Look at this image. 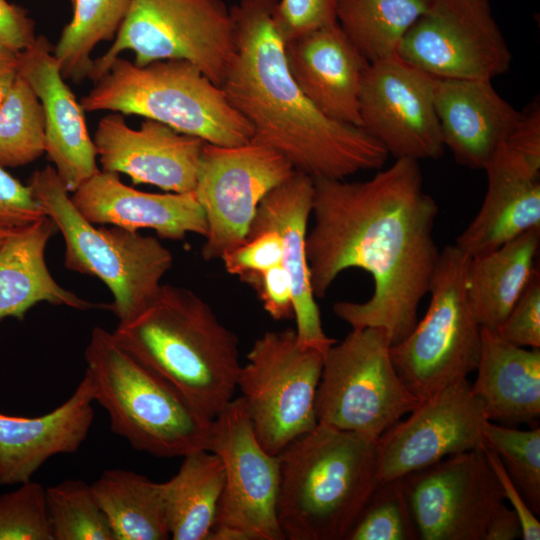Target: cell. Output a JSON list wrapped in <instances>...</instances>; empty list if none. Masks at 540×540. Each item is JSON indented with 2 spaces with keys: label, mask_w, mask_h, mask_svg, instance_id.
I'll return each mask as SVG.
<instances>
[{
  "label": "cell",
  "mask_w": 540,
  "mask_h": 540,
  "mask_svg": "<svg viewBox=\"0 0 540 540\" xmlns=\"http://www.w3.org/2000/svg\"><path fill=\"white\" fill-rule=\"evenodd\" d=\"M438 212L413 159H395L365 181L315 179L314 225L306 239L315 297H324L349 268L368 272L371 297L336 302L333 312L353 329L381 328L391 345L400 342L418 321L440 257L434 237Z\"/></svg>",
  "instance_id": "1"
},
{
  "label": "cell",
  "mask_w": 540,
  "mask_h": 540,
  "mask_svg": "<svg viewBox=\"0 0 540 540\" xmlns=\"http://www.w3.org/2000/svg\"><path fill=\"white\" fill-rule=\"evenodd\" d=\"M277 2L240 0L230 8L234 50L220 87L252 127L251 143L276 151L313 180L381 169L386 149L363 128L324 115L293 79Z\"/></svg>",
  "instance_id": "2"
},
{
  "label": "cell",
  "mask_w": 540,
  "mask_h": 540,
  "mask_svg": "<svg viewBox=\"0 0 540 540\" xmlns=\"http://www.w3.org/2000/svg\"><path fill=\"white\" fill-rule=\"evenodd\" d=\"M112 334L177 389L205 423L233 399L242 366L239 340L193 291L161 284L147 307Z\"/></svg>",
  "instance_id": "3"
},
{
  "label": "cell",
  "mask_w": 540,
  "mask_h": 540,
  "mask_svg": "<svg viewBox=\"0 0 540 540\" xmlns=\"http://www.w3.org/2000/svg\"><path fill=\"white\" fill-rule=\"evenodd\" d=\"M277 520L286 540H345L378 486L375 441L318 423L279 454Z\"/></svg>",
  "instance_id": "4"
},
{
  "label": "cell",
  "mask_w": 540,
  "mask_h": 540,
  "mask_svg": "<svg viewBox=\"0 0 540 540\" xmlns=\"http://www.w3.org/2000/svg\"><path fill=\"white\" fill-rule=\"evenodd\" d=\"M94 402L109 415L113 433L158 458L207 450L209 424L169 382L95 327L84 352Z\"/></svg>",
  "instance_id": "5"
},
{
  "label": "cell",
  "mask_w": 540,
  "mask_h": 540,
  "mask_svg": "<svg viewBox=\"0 0 540 540\" xmlns=\"http://www.w3.org/2000/svg\"><path fill=\"white\" fill-rule=\"evenodd\" d=\"M79 102L87 112L143 116L217 146L244 145L253 135L222 88L185 60L138 66L119 56Z\"/></svg>",
  "instance_id": "6"
},
{
  "label": "cell",
  "mask_w": 540,
  "mask_h": 540,
  "mask_svg": "<svg viewBox=\"0 0 540 540\" xmlns=\"http://www.w3.org/2000/svg\"><path fill=\"white\" fill-rule=\"evenodd\" d=\"M28 186L63 236L65 267L105 283L113 296L110 309L118 323L143 311L171 269L172 253L153 236L89 222L71 201L54 167L35 171Z\"/></svg>",
  "instance_id": "7"
},
{
  "label": "cell",
  "mask_w": 540,
  "mask_h": 540,
  "mask_svg": "<svg viewBox=\"0 0 540 540\" xmlns=\"http://www.w3.org/2000/svg\"><path fill=\"white\" fill-rule=\"evenodd\" d=\"M469 257L454 244L445 246L432 276L425 316L390 357L401 381L420 401L458 381L478 366L481 326L466 294Z\"/></svg>",
  "instance_id": "8"
},
{
  "label": "cell",
  "mask_w": 540,
  "mask_h": 540,
  "mask_svg": "<svg viewBox=\"0 0 540 540\" xmlns=\"http://www.w3.org/2000/svg\"><path fill=\"white\" fill-rule=\"evenodd\" d=\"M385 330L353 329L324 354L315 398L318 423L376 441L420 404L401 381Z\"/></svg>",
  "instance_id": "9"
},
{
  "label": "cell",
  "mask_w": 540,
  "mask_h": 540,
  "mask_svg": "<svg viewBox=\"0 0 540 540\" xmlns=\"http://www.w3.org/2000/svg\"><path fill=\"white\" fill-rule=\"evenodd\" d=\"M125 50L134 63L179 59L221 85L234 50L230 9L222 0H131L113 44L93 60L88 78L99 80Z\"/></svg>",
  "instance_id": "10"
},
{
  "label": "cell",
  "mask_w": 540,
  "mask_h": 540,
  "mask_svg": "<svg viewBox=\"0 0 540 540\" xmlns=\"http://www.w3.org/2000/svg\"><path fill=\"white\" fill-rule=\"evenodd\" d=\"M323 352L299 343L295 329L257 338L242 364L241 392L254 434L271 455L318 424L315 398Z\"/></svg>",
  "instance_id": "11"
},
{
  "label": "cell",
  "mask_w": 540,
  "mask_h": 540,
  "mask_svg": "<svg viewBox=\"0 0 540 540\" xmlns=\"http://www.w3.org/2000/svg\"><path fill=\"white\" fill-rule=\"evenodd\" d=\"M294 172L282 155L265 146L205 142L194 190L207 222L203 258L221 259L240 246L262 199Z\"/></svg>",
  "instance_id": "12"
},
{
  "label": "cell",
  "mask_w": 540,
  "mask_h": 540,
  "mask_svg": "<svg viewBox=\"0 0 540 540\" xmlns=\"http://www.w3.org/2000/svg\"><path fill=\"white\" fill-rule=\"evenodd\" d=\"M396 55L436 79L492 81L512 62L489 0H435Z\"/></svg>",
  "instance_id": "13"
},
{
  "label": "cell",
  "mask_w": 540,
  "mask_h": 540,
  "mask_svg": "<svg viewBox=\"0 0 540 540\" xmlns=\"http://www.w3.org/2000/svg\"><path fill=\"white\" fill-rule=\"evenodd\" d=\"M207 450L220 458L225 477L213 527L244 540H285L276 515L279 458L257 440L241 397L210 423Z\"/></svg>",
  "instance_id": "14"
},
{
  "label": "cell",
  "mask_w": 540,
  "mask_h": 540,
  "mask_svg": "<svg viewBox=\"0 0 540 540\" xmlns=\"http://www.w3.org/2000/svg\"><path fill=\"white\" fill-rule=\"evenodd\" d=\"M402 479L421 540H484L505 500L484 449L450 455Z\"/></svg>",
  "instance_id": "15"
},
{
  "label": "cell",
  "mask_w": 540,
  "mask_h": 540,
  "mask_svg": "<svg viewBox=\"0 0 540 540\" xmlns=\"http://www.w3.org/2000/svg\"><path fill=\"white\" fill-rule=\"evenodd\" d=\"M435 78L397 55L369 62L362 80L361 128L395 159H438L445 150Z\"/></svg>",
  "instance_id": "16"
},
{
  "label": "cell",
  "mask_w": 540,
  "mask_h": 540,
  "mask_svg": "<svg viewBox=\"0 0 540 540\" xmlns=\"http://www.w3.org/2000/svg\"><path fill=\"white\" fill-rule=\"evenodd\" d=\"M376 441L378 483L402 478L450 455L485 449L482 401L464 379L423 400Z\"/></svg>",
  "instance_id": "17"
},
{
  "label": "cell",
  "mask_w": 540,
  "mask_h": 540,
  "mask_svg": "<svg viewBox=\"0 0 540 540\" xmlns=\"http://www.w3.org/2000/svg\"><path fill=\"white\" fill-rule=\"evenodd\" d=\"M102 171L123 173L134 184H150L165 191L195 190L205 142L170 126L146 118L133 129L124 115L101 118L93 138Z\"/></svg>",
  "instance_id": "18"
},
{
  "label": "cell",
  "mask_w": 540,
  "mask_h": 540,
  "mask_svg": "<svg viewBox=\"0 0 540 540\" xmlns=\"http://www.w3.org/2000/svg\"><path fill=\"white\" fill-rule=\"evenodd\" d=\"M53 51L45 36H37L30 47L18 53L19 74L43 108L45 153L66 189L74 192L100 169L85 111L65 83Z\"/></svg>",
  "instance_id": "19"
},
{
  "label": "cell",
  "mask_w": 540,
  "mask_h": 540,
  "mask_svg": "<svg viewBox=\"0 0 540 540\" xmlns=\"http://www.w3.org/2000/svg\"><path fill=\"white\" fill-rule=\"evenodd\" d=\"M313 195L314 180L295 171L262 199L247 237L267 230L281 236L282 266L292 283L293 316L298 341L325 353L336 340L328 337L323 330L311 286L306 239Z\"/></svg>",
  "instance_id": "20"
},
{
  "label": "cell",
  "mask_w": 540,
  "mask_h": 540,
  "mask_svg": "<svg viewBox=\"0 0 540 540\" xmlns=\"http://www.w3.org/2000/svg\"><path fill=\"white\" fill-rule=\"evenodd\" d=\"M71 201L92 224H109L130 231L154 230L162 239L203 237L207 222L195 191L148 193L124 184L118 174L98 171L74 192Z\"/></svg>",
  "instance_id": "21"
},
{
  "label": "cell",
  "mask_w": 540,
  "mask_h": 540,
  "mask_svg": "<svg viewBox=\"0 0 540 540\" xmlns=\"http://www.w3.org/2000/svg\"><path fill=\"white\" fill-rule=\"evenodd\" d=\"M285 54L293 79L319 111L361 127L359 97L369 62L338 22L285 42Z\"/></svg>",
  "instance_id": "22"
},
{
  "label": "cell",
  "mask_w": 540,
  "mask_h": 540,
  "mask_svg": "<svg viewBox=\"0 0 540 540\" xmlns=\"http://www.w3.org/2000/svg\"><path fill=\"white\" fill-rule=\"evenodd\" d=\"M484 171L487 190L482 205L454 243L468 257L540 228V167L503 144Z\"/></svg>",
  "instance_id": "23"
},
{
  "label": "cell",
  "mask_w": 540,
  "mask_h": 540,
  "mask_svg": "<svg viewBox=\"0 0 540 540\" xmlns=\"http://www.w3.org/2000/svg\"><path fill=\"white\" fill-rule=\"evenodd\" d=\"M434 101L445 148L470 169L484 170L521 116L489 80L435 78Z\"/></svg>",
  "instance_id": "24"
},
{
  "label": "cell",
  "mask_w": 540,
  "mask_h": 540,
  "mask_svg": "<svg viewBox=\"0 0 540 540\" xmlns=\"http://www.w3.org/2000/svg\"><path fill=\"white\" fill-rule=\"evenodd\" d=\"M90 385L83 376L73 394L36 417L0 412V484L30 481L51 457L78 451L94 420Z\"/></svg>",
  "instance_id": "25"
},
{
  "label": "cell",
  "mask_w": 540,
  "mask_h": 540,
  "mask_svg": "<svg viewBox=\"0 0 540 540\" xmlns=\"http://www.w3.org/2000/svg\"><path fill=\"white\" fill-rule=\"evenodd\" d=\"M477 377L471 390L489 421L536 423L540 416V350L513 345L481 327Z\"/></svg>",
  "instance_id": "26"
},
{
  "label": "cell",
  "mask_w": 540,
  "mask_h": 540,
  "mask_svg": "<svg viewBox=\"0 0 540 540\" xmlns=\"http://www.w3.org/2000/svg\"><path fill=\"white\" fill-rule=\"evenodd\" d=\"M55 230L53 221L45 216L19 228L0 250V320L23 319L42 302L78 310L103 306L77 296L53 278L45 250Z\"/></svg>",
  "instance_id": "27"
},
{
  "label": "cell",
  "mask_w": 540,
  "mask_h": 540,
  "mask_svg": "<svg viewBox=\"0 0 540 540\" xmlns=\"http://www.w3.org/2000/svg\"><path fill=\"white\" fill-rule=\"evenodd\" d=\"M540 228H532L496 249L469 257L466 294L481 327L496 331L536 268Z\"/></svg>",
  "instance_id": "28"
},
{
  "label": "cell",
  "mask_w": 540,
  "mask_h": 540,
  "mask_svg": "<svg viewBox=\"0 0 540 540\" xmlns=\"http://www.w3.org/2000/svg\"><path fill=\"white\" fill-rule=\"evenodd\" d=\"M224 467L208 450L183 457L177 473L162 483L170 538L207 540L224 487Z\"/></svg>",
  "instance_id": "29"
},
{
  "label": "cell",
  "mask_w": 540,
  "mask_h": 540,
  "mask_svg": "<svg viewBox=\"0 0 540 540\" xmlns=\"http://www.w3.org/2000/svg\"><path fill=\"white\" fill-rule=\"evenodd\" d=\"M91 487L114 540L170 538L162 483L116 468L103 471Z\"/></svg>",
  "instance_id": "30"
},
{
  "label": "cell",
  "mask_w": 540,
  "mask_h": 540,
  "mask_svg": "<svg viewBox=\"0 0 540 540\" xmlns=\"http://www.w3.org/2000/svg\"><path fill=\"white\" fill-rule=\"evenodd\" d=\"M435 0H337L336 18L368 62L396 55L411 26Z\"/></svg>",
  "instance_id": "31"
},
{
  "label": "cell",
  "mask_w": 540,
  "mask_h": 540,
  "mask_svg": "<svg viewBox=\"0 0 540 540\" xmlns=\"http://www.w3.org/2000/svg\"><path fill=\"white\" fill-rule=\"evenodd\" d=\"M73 16L54 46V56L64 79L79 83L89 76L91 53L102 41L115 38L131 0H72Z\"/></svg>",
  "instance_id": "32"
},
{
  "label": "cell",
  "mask_w": 540,
  "mask_h": 540,
  "mask_svg": "<svg viewBox=\"0 0 540 540\" xmlns=\"http://www.w3.org/2000/svg\"><path fill=\"white\" fill-rule=\"evenodd\" d=\"M45 153L42 105L19 74L0 106V166L19 167Z\"/></svg>",
  "instance_id": "33"
},
{
  "label": "cell",
  "mask_w": 540,
  "mask_h": 540,
  "mask_svg": "<svg viewBox=\"0 0 540 540\" xmlns=\"http://www.w3.org/2000/svg\"><path fill=\"white\" fill-rule=\"evenodd\" d=\"M53 540H114L91 484L68 479L46 488Z\"/></svg>",
  "instance_id": "34"
},
{
  "label": "cell",
  "mask_w": 540,
  "mask_h": 540,
  "mask_svg": "<svg viewBox=\"0 0 540 540\" xmlns=\"http://www.w3.org/2000/svg\"><path fill=\"white\" fill-rule=\"evenodd\" d=\"M486 447L502 461L508 475L525 498L530 509L540 513V429L519 430L487 421L484 426Z\"/></svg>",
  "instance_id": "35"
},
{
  "label": "cell",
  "mask_w": 540,
  "mask_h": 540,
  "mask_svg": "<svg viewBox=\"0 0 540 540\" xmlns=\"http://www.w3.org/2000/svg\"><path fill=\"white\" fill-rule=\"evenodd\" d=\"M403 479L378 484L345 540H417Z\"/></svg>",
  "instance_id": "36"
},
{
  "label": "cell",
  "mask_w": 540,
  "mask_h": 540,
  "mask_svg": "<svg viewBox=\"0 0 540 540\" xmlns=\"http://www.w3.org/2000/svg\"><path fill=\"white\" fill-rule=\"evenodd\" d=\"M0 540H53L46 488L30 480L0 495Z\"/></svg>",
  "instance_id": "37"
},
{
  "label": "cell",
  "mask_w": 540,
  "mask_h": 540,
  "mask_svg": "<svg viewBox=\"0 0 540 540\" xmlns=\"http://www.w3.org/2000/svg\"><path fill=\"white\" fill-rule=\"evenodd\" d=\"M496 332L513 345L540 348V273L538 268Z\"/></svg>",
  "instance_id": "38"
},
{
  "label": "cell",
  "mask_w": 540,
  "mask_h": 540,
  "mask_svg": "<svg viewBox=\"0 0 540 540\" xmlns=\"http://www.w3.org/2000/svg\"><path fill=\"white\" fill-rule=\"evenodd\" d=\"M282 254L281 236L275 231L267 230L248 236L240 246L225 254L221 260L229 274L241 279L282 264Z\"/></svg>",
  "instance_id": "39"
},
{
  "label": "cell",
  "mask_w": 540,
  "mask_h": 540,
  "mask_svg": "<svg viewBox=\"0 0 540 540\" xmlns=\"http://www.w3.org/2000/svg\"><path fill=\"white\" fill-rule=\"evenodd\" d=\"M337 0H278L276 22L285 42L337 22Z\"/></svg>",
  "instance_id": "40"
},
{
  "label": "cell",
  "mask_w": 540,
  "mask_h": 540,
  "mask_svg": "<svg viewBox=\"0 0 540 540\" xmlns=\"http://www.w3.org/2000/svg\"><path fill=\"white\" fill-rule=\"evenodd\" d=\"M258 296L264 310L274 320L293 316V290L290 277L282 264L240 279Z\"/></svg>",
  "instance_id": "41"
},
{
  "label": "cell",
  "mask_w": 540,
  "mask_h": 540,
  "mask_svg": "<svg viewBox=\"0 0 540 540\" xmlns=\"http://www.w3.org/2000/svg\"><path fill=\"white\" fill-rule=\"evenodd\" d=\"M45 216L30 187L0 166V222L24 227Z\"/></svg>",
  "instance_id": "42"
},
{
  "label": "cell",
  "mask_w": 540,
  "mask_h": 540,
  "mask_svg": "<svg viewBox=\"0 0 540 540\" xmlns=\"http://www.w3.org/2000/svg\"><path fill=\"white\" fill-rule=\"evenodd\" d=\"M35 22L24 7L0 0V48L20 53L36 40Z\"/></svg>",
  "instance_id": "43"
},
{
  "label": "cell",
  "mask_w": 540,
  "mask_h": 540,
  "mask_svg": "<svg viewBox=\"0 0 540 540\" xmlns=\"http://www.w3.org/2000/svg\"><path fill=\"white\" fill-rule=\"evenodd\" d=\"M484 453L488 463L494 471L499 484L503 490L504 497L512 505V509L517 514L521 528L522 539L524 540H539L540 539V522L535 516V513L530 509L525 498L518 490L510 476L508 475L499 456L489 448L484 449Z\"/></svg>",
  "instance_id": "44"
},
{
  "label": "cell",
  "mask_w": 540,
  "mask_h": 540,
  "mask_svg": "<svg viewBox=\"0 0 540 540\" xmlns=\"http://www.w3.org/2000/svg\"><path fill=\"white\" fill-rule=\"evenodd\" d=\"M540 167V105L534 100L521 116L504 143Z\"/></svg>",
  "instance_id": "45"
},
{
  "label": "cell",
  "mask_w": 540,
  "mask_h": 540,
  "mask_svg": "<svg viewBox=\"0 0 540 540\" xmlns=\"http://www.w3.org/2000/svg\"><path fill=\"white\" fill-rule=\"evenodd\" d=\"M522 538L519 518L513 509L503 502L492 515L484 540H514Z\"/></svg>",
  "instance_id": "46"
},
{
  "label": "cell",
  "mask_w": 540,
  "mask_h": 540,
  "mask_svg": "<svg viewBox=\"0 0 540 540\" xmlns=\"http://www.w3.org/2000/svg\"><path fill=\"white\" fill-rule=\"evenodd\" d=\"M19 75L18 53L0 48V106Z\"/></svg>",
  "instance_id": "47"
},
{
  "label": "cell",
  "mask_w": 540,
  "mask_h": 540,
  "mask_svg": "<svg viewBox=\"0 0 540 540\" xmlns=\"http://www.w3.org/2000/svg\"><path fill=\"white\" fill-rule=\"evenodd\" d=\"M19 228L0 222V250Z\"/></svg>",
  "instance_id": "48"
},
{
  "label": "cell",
  "mask_w": 540,
  "mask_h": 540,
  "mask_svg": "<svg viewBox=\"0 0 540 540\" xmlns=\"http://www.w3.org/2000/svg\"><path fill=\"white\" fill-rule=\"evenodd\" d=\"M72 1V0H71Z\"/></svg>",
  "instance_id": "49"
}]
</instances>
